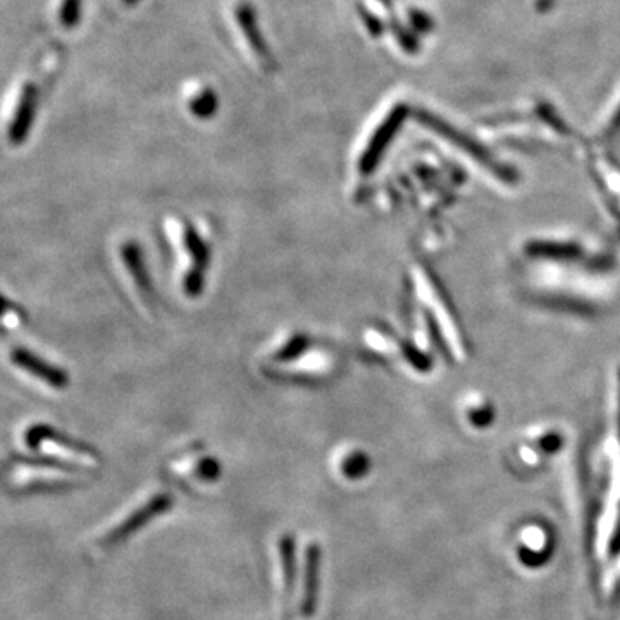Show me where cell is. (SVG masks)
Instances as JSON below:
<instances>
[{"label": "cell", "mask_w": 620, "mask_h": 620, "mask_svg": "<svg viewBox=\"0 0 620 620\" xmlns=\"http://www.w3.org/2000/svg\"><path fill=\"white\" fill-rule=\"evenodd\" d=\"M174 243L181 250V255L188 259L183 271V290L188 297H197L204 288V269L209 264V250L205 247L199 231L186 221H174L169 224Z\"/></svg>", "instance_id": "obj_1"}, {"label": "cell", "mask_w": 620, "mask_h": 620, "mask_svg": "<svg viewBox=\"0 0 620 620\" xmlns=\"http://www.w3.org/2000/svg\"><path fill=\"white\" fill-rule=\"evenodd\" d=\"M171 505H173V498L169 493H154V495L147 496L143 502L133 505L126 514L119 515L111 526H107L99 534L97 545L100 548L118 545L121 541L126 540L130 534L137 533L138 529H142L147 522L155 519L157 515L168 512Z\"/></svg>", "instance_id": "obj_2"}, {"label": "cell", "mask_w": 620, "mask_h": 620, "mask_svg": "<svg viewBox=\"0 0 620 620\" xmlns=\"http://www.w3.org/2000/svg\"><path fill=\"white\" fill-rule=\"evenodd\" d=\"M26 440L30 441L31 447L42 448V452L56 459L57 464L64 465V467L66 464L73 465V467H95L99 464V457L90 448L50 431L47 426H37L31 429Z\"/></svg>", "instance_id": "obj_3"}, {"label": "cell", "mask_w": 620, "mask_h": 620, "mask_svg": "<svg viewBox=\"0 0 620 620\" xmlns=\"http://www.w3.org/2000/svg\"><path fill=\"white\" fill-rule=\"evenodd\" d=\"M274 586L278 591L279 605L283 608V614L292 603L293 589H295V543L292 536H281L274 555Z\"/></svg>", "instance_id": "obj_4"}, {"label": "cell", "mask_w": 620, "mask_h": 620, "mask_svg": "<svg viewBox=\"0 0 620 620\" xmlns=\"http://www.w3.org/2000/svg\"><path fill=\"white\" fill-rule=\"evenodd\" d=\"M405 116H407V107L397 106L390 112V116L383 123L379 124L378 130L374 131V135L367 143L366 149L360 155L359 168L362 173H372L376 169V164H378L386 147L390 145L391 140L395 137L398 128L402 126Z\"/></svg>", "instance_id": "obj_5"}, {"label": "cell", "mask_w": 620, "mask_h": 620, "mask_svg": "<svg viewBox=\"0 0 620 620\" xmlns=\"http://www.w3.org/2000/svg\"><path fill=\"white\" fill-rule=\"evenodd\" d=\"M319 572H321V550L316 543H309L302 560V589L298 612L305 619L316 614L317 600H319Z\"/></svg>", "instance_id": "obj_6"}, {"label": "cell", "mask_w": 620, "mask_h": 620, "mask_svg": "<svg viewBox=\"0 0 620 620\" xmlns=\"http://www.w3.org/2000/svg\"><path fill=\"white\" fill-rule=\"evenodd\" d=\"M11 362L18 369L26 372L28 376L37 379V381H42L44 385L50 386V388L59 390V388H64L66 383H68V378H66L64 371L47 362L44 357L33 354L31 350H26V348H16V350H13Z\"/></svg>", "instance_id": "obj_7"}, {"label": "cell", "mask_w": 620, "mask_h": 620, "mask_svg": "<svg viewBox=\"0 0 620 620\" xmlns=\"http://www.w3.org/2000/svg\"><path fill=\"white\" fill-rule=\"evenodd\" d=\"M13 471V483L18 484L23 490H45V488H57L68 484V478L61 476L59 472L68 471V467H56V465L26 464L16 467Z\"/></svg>", "instance_id": "obj_8"}, {"label": "cell", "mask_w": 620, "mask_h": 620, "mask_svg": "<svg viewBox=\"0 0 620 620\" xmlns=\"http://www.w3.org/2000/svg\"><path fill=\"white\" fill-rule=\"evenodd\" d=\"M171 474L181 481H193V483L207 484L214 481L219 474V465L211 457H185L174 460L171 464Z\"/></svg>", "instance_id": "obj_9"}, {"label": "cell", "mask_w": 620, "mask_h": 620, "mask_svg": "<svg viewBox=\"0 0 620 620\" xmlns=\"http://www.w3.org/2000/svg\"><path fill=\"white\" fill-rule=\"evenodd\" d=\"M35 114V92L25 87L19 93V100L14 106V116L9 124V140L13 143L23 142L26 131L30 130L31 119Z\"/></svg>", "instance_id": "obj_10"}, {"label": "cell", "mask_w": 620, "mask_h": 620, "mask_svg": "<svg viewBox=\"0 0 620 620\" xmlns=\"http://www.w3.org/2000/svg\"><path fill=\"white\" fill-rule=\"evenodd\" d=\"M121 255H123V262H126V267H128L133 281H135L142 290L147 292L149 278H147V273H145V264H143L140 247L133 245V243H128V245H124L123 250H121Z\"/></svg>", "instance_id": "obj_11"}, {"label": "cell", "mask_w": 620, "mask_h": 620, "mask_svg": "<svg viewBox=\"0 0 620 620\" xmlns=\"http://www.w3.org/2000/svg\"><path fill=\"white\" fill-rule=\"evenodd\" d=\"M340 471L345 478H360V476L367 471V459L364 457V453H347V455L340 460Z\"/></svg>", "instance_id": "obj_12"}, {"label": "cell", "mask_w": 620, "mask_h": 620, "mask_svg": "<svg viewBox=\"0 0 620 620\" xmlns=\"http://www.w3.org/2000/svg\"><path fill=\"white\" fill-rule=\"evenodd\" d=\"M214 106H216V100L212 97L211 93L204 90L202 93H197L195 95V99H192V111L195 114H199V116H209L212 111H214Z\"/></svg>", "instance_id": "obj_13"}, {"label": "cell", "mask_w": 620, "mask_h": 620, "mask_svg": "<svg viewBox=\"0 0 620 620\" xmlns=\"http://www.w3.org/2000/svg\"><path fill=\"white\" fill-rule=\"evenodd\" d=\"M620 131V107L619 111L615 112L614 118L610 121V126H608L607 131H605V135L607 137H614L615 133H619Z\"/></svg>", "instance_id": "obj_14"}]
</instances>
